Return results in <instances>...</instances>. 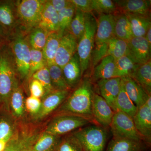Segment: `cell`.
<instances>
[{"label":"cell","mask_w":151,"mask_h":151,"mask_svg":"<svg viewBox=\"0 0 151 151\" xmlns=\"http://www.w3.org/2000/svg\"><path fill=\"white\" fill-rule=\"evenodd\" d=\"M130 22L133 37H145L151 27L150 16L125 14Z\"/></svg>","instance_id":"25"},{"label":"cell","mask_w":151,"mask_h":151,"mask_svg":"<svg viewBox=\"0 0 151 151\" xmlns=\"http://www.w3.org/2000/svg\"><path fill=\"white\" fill-rule=\"evenodd\" d=\"M43 131L34 124L18 122L16 132L3 151H31Z\"/></svg>","instance_id":"5"},{"label":"cell","mask_w":151,"mask_h":151,"mask_svg":"<svg viewBox=\"0 0 151 151\" xmlns=\"http://www.w3.org/2000/svg\"><path fill=\"white\" fill-rule=\"evenodd\" d=\"M85 30L78 41L77 49L82 75L91 64L97 26V19L92 12L85 13Z\"/></svg>","instance_id":"6"},{"label":"cell","mask_w":151,"mask_h":151,"mask_svg":"<svg viewBox=\"0 0 151 151\" xmlns=\"http://www.w3.org/2000/svg\"><path fill=\"white\" fill-rule=\"evenodd\" d=\"M115 16L114 33L120 39L129 41L133 37L130 22L125 14L118 12Z\"/></svg>","instance_id":"28"},{"label":"cell","mask_w":151,"mask_h":151,"mask_svg":"<svg viewBox=\"0 0 151 151\" xmlns=\"http://www.w3.org/2000/svg\"><path fill=\"white\" fill-rule=\"evenodd\" d=\"M145 105L148 107L150 109H151V95H149L147 99L146 100Z\"/></svg>","instance_id":"49"},{"label":"cell","mask_w":151,"mask_h":151,"mask_svg":"<svg viewBox=\"0 0 151 151\" xmlns=\"http://www.w3.org/2000/svg\"><path fill=\"white\" fill-rule=\"evenodd\" d=\"M137 64L127 55L116 60V77L129 76Z\"/></svg>","instance_id":"36"},{"label":"cell","mask_w":151,"mask_h":151,"mask_svg":"<svg viewBox=\"0 0 151 151\" xmlns=\"http://www.w3.org/2000/svg\"><path fill=\"white\" fill-rule=\"evenodd\" d=\"M19 80L16 64L8 42L0 47V103L9 112L11 95Z\"/></svg>","instance_id":"1"},{"label":"cell","mask_w":151,"mask_h":151,"mask_svg":"<svg viewBox=\"0 0 151 151\" xmlns=\"http://www.w3.org/2000/svg\"><path fill=\"white\" fill-rule=\"evenodd\" d=\"M49 1L58 13L72 4L70 0H50Z\"/></svg>","instance_id":"45"},{"label":"cell","mask_w":151,"mask_h":151,"mask_svg":"<svg viewBox=\"0 0 151 151\" xmlns=\"http://www.w3.org/2000/svg\"><path fill=\"white\" fill-rule=\"evenodd\" d=\"M70 94V90H54L43 98L39 113L34 117L35 122L41 121L57 109Z\"/></svg>","instance_id":"13"},{"label":"cell","mask_w":151,"mask_h":151,"mask_svg":"<svg viewBox=\"0 0 151 151\" xmlns=\"http://www.w3.org/2000/svg\"><path fill=\"white\" fill-rule=\"evenodd\" d=\"M42 101L40 98L30 96L25 101L26 110L34 117L36 116L40 111Z\"/></svg>","instance_id":"42"},{"label":"cell","mask_w":151,"mask_h":151,"mask_svg":"<svg viewBox=\"0 0 151 151\" xmlns=\"http://www.w3.org/2000/svg\"><path fill=\"white\" fill-rule=\"evenodd\" d=\"M17 1L0 0V25L9 36L20 28L17 14Z\"/></svg>","instance_id":"11"},{"label":"cell","mask_w":151,"mask_h":151,"mask_svg":"<svg viewBox=\"0 0 151 151\" xmlns=\"http://www.w3.org/2000/svg\"><path fill=\"white\" fill-rule=\"evenodd\" d=\"M145 37L148 42L149 45L151 47V27L148 30Z\"/></svg>","instance_id":"47"},{"label":"cell","mask_w":151,"mask_h":151,"mask_svg":"<svg viewBox=\"0 0 151 151\" xmlns=\"http://www.w3.org/2000/svg\"><path fill=\"white\" fill-rule=\"evenodd\" d=\"M9 112L18 121H22L25 114V106L23 90L19 83L14 88L9 102Z\"/></svg>","instance_id":"21"},{"label":"cell","mask_w":151,"mask_h":151,"mask_svg":"<svg viewBox=\"0 0 151 151\" xmlns=\"http://www.w3.org/2000/svg\"><path fill=\"white\" fill-rule=\"evenodd\" d=\"M76 7L73 4L58 12L59 32L63 35L68 32L70 23L75 14Z\"/></svg>","instance_id":"37"},{"label":"cell","mask_w":151,"mask_h":151,"mask_svg":"<svg viewBox=\"0 0 151 151\" xmlns=\"http://www.w3.org/2000/svg\"><path fill=\"white\" fill-rule=\"evenodd\" d=\"M62 139L61 136L51 134L43 130L31 151H57Z\"/></svg>","instance_id":"27"},{"label":"cell","mask_w":151,"mask_h":151,"mask_svg":"<svg viewBox=\"0 0 151 151\" xmlns=\"http://www.w3.org/2000/svg\"><path fill=\"white\" fill-rule=\"evenodd\" d=\"M92 76L95 81L116 77V60L111 56L103 58L94 68Z\"/></svg>","instance_id":"22"},{"label":"cell","mask_w":151,"mask_h":151,"mask_svg":"<svg viewBox=\"0 0 151 151\" xmlns=\"http://www.w3.org/2000/svg\"><path fill=\"white\" fill-rule=\"evenodd\" d=\"M127 55L137 64H144L151 60V46L145 37H133L128 41Z\"/></svg>","instance_id":"12"},{"label":"cell","mask_w":151,"mask_h":151,"mask_svg":"<svg viewBox=\"0 0 151 151\" xmlns=\"http://www.w3.org/2000/svg\"><path fill=\"white\" fill-rule=\"evenodd\" d=\"M121 78L125 92L137 108H139L144 105L150 95L130 76H126Z\"/></svg>","instance_id":"18"},{"label":"cell","mask_w":151,"mask_h":151,"mask_svg":"<svg viewBox=\"0 0 151 151\" xmlns=\"http://www.w3.org/2000/svg\"><path fill=\"white\" fill-rule=\"evenodd\" d=\"M45 2L44 0L17 1V14L20 28L27 34L39 26Z\"/></svg>","instance_id":"7"},{"label":"cell","mask_w":151,"mask_h":151,"mask_svg":"<svg viewBox=\"0 0 151 151\" xmlns=\"http://www.w3.org/2000/svg\"><path fill=\"white\" fill-rule=\"evenodd\" d=\"M62 36L59 32L49 33L46 43L42 50L44 57L46 60L47 67L55 64V55Z\"/></svg>","instance_id":"26"},{"label":"cell","mask_w":151,"mask_h":151,"mask_svg":"<svg viewBox=\"0 0 151 151\" xmlns=\"http://www.w3.org/2000/svg\"><path fill=\"white\" fill-rule=\"evenodd\" d=\"M144 89L149 95L151 93V62L137 64L129 76Z\"/></svg>","instance_id":"24"},{"label":"cell","mask_w":151,"mask_h":151,"mask_svg":"<svg viewBox=\"0 0 151 151\" xmlns=\"http://www.w3.org/2000/svg\"><path fill=\"white\" fill-rule=\"evenodd\" d=\"M57 151H84V148L71 134L62 139Z\"/></svg>","instance_id":"41"},{"label":"cell","mask_w":151,"mask_h":151,"mask_svg":"<svg viewBox=\"0 0 151 151\" xmlns=\"http://www.w3.org/2000/svg\"><path fill=\"white\" fill-rule=\"evenodd\" d=\"M27 34L19 28L9 36L8 43L13 54L19 78L28 81L30 60V47Z\"/></svg>","instance_id":"3"},{"label":"cell","mask_w":151,"mask_h":151,"mask_svg":"<svg viewBox=\"0 0 151 151\" xmlns=\"http://www.w3.org/2000/svg\"><path fill=\"white\" fill-rule=\"evenodd\" d=\"M62 69L66 83L70 89L78 85L81 81L82 74L77 52Z\"/></svg>","instance_id":"20"},{"label":"cell","mask_w":151,"mask_h":151,"mask_svg":"<svg viewBox=\"0 0 151 151\" xmlns=\"http://www.w3.org/2000/svg\"><path fill=\"white\" fill-rule=\"evenodd\" d=\"M91 64L94 68L106 56L108 42L115 36V14H99Z\"/></svg>","instance_id":"4"},{"label":"cell","mask_w":151,"mask_h":151,"mask_svg":"<svg viewBox=\"0 0 151 151\" xmlns=\"http://www.w3.org/2000/svg\"><path fill=\"white\" fill-rule=\"evenodd\" d=\"M52 84L55 90H70L65 81L62 69L56 64L48 66Z\"/></svg>","instance_id":"35"},{"label":"cell","mask_w":151,"mask_h":151,"mask_svg":"<svg viewBox=\"0 0 151 151\" xmlns=\"http://www.w3.org/2000/svg\"><path fill=\"white\" fill-rule=\"evenodd\" d=\"M90 119L73 114L61 113L52 119L44 132L61 136L80 129L90 123Z\"/></svg>","instance_id":"8"},{"label":"cell","mask_w":151,"mask_h":151,"mask_svg":"<svg viewBox=\"0 0 151 151\" xmlns=\"http://www.w3.org/2000/svg\"><path fill=\"white\" fill-rule=\"evenodd\" d=\"M84 151H86V150H85V149H84Z\"/></svg>","instance_id":"50"},{"label":"cell","mask_w":151,"mask_h":151,"mask_svg":"<svg viewBox=\"0 0 151 151\" xmlns=\"http://www.w3.org/2000/svg\"><path fill=\"white\" fill-rule=\"evenodd\" d=\"M39 26L49 33L59 32L58 13L49 1H46Z\"/></svg>","instance_id":"23"},{"label":"cell","mask_w":151,"mask_h":151,"mask_svg":"<svg viewBox=\"0 0 151 151\" xmlns=\"http://www.w3.org/2000/svg\"><path fill=\"white\" fill-rule=\"evenodd\" d=\"M97 84L100 96L107 102L113 111L116 112L115 103L121 89L122 78L114 77L101 79L97 81Z\"/></svg>","instance_id":"16"},{"label":"cell","mask_w":151,"mask_h":151,"mask_svg":"<svg viewBox=\"0 0 151 151\" xmlns=\"http://www.w3.org/2000/svg\"><path fill=\"white\" fill-rule=\"evenodd\" d=\"M0 117V140L7 142L16 130L18 121L10 114Z\"/></svg>","instance_id":"30"},{"label":"cell","mask_w":151,"mask_h":151,"mask_svg":"<svg viewBox=\"0 0 151 151\" xmlns=\"http://www.w3.org/2000/svg\"><path fill=\"white\" fill-rule=\"evenodd\" d=\"M9 38L8 34L0 25V47L8 42Z\"/></svg>","instance_id":"46"},{"label":"cell","mask_w":151,"mask_h":151,"mask_svg":"<svg viewBox=\"0 0 151 151\" xmlns=\"http://www.w3.org/2000/svg\"><path fill=\"white\" fill-rule=\"evenodd\" d=\"M85 27V13L76 8L75 14L70 23L68 32L73 35L78 42L84 34Z\"/></svg>","instance_id":"34"},{"label":"cell","mask_w":151,"mask_h":151,"mask_svg":"<svg viewBox=\"0 0 151 151\" xmlns=\"http://www.w3.org/2000/svg\"><path fill=\"white\" fill-rule=\"evenodd\" d=\"M110 127L113 137L138 142L144 139L136 129L133 118L122 111L114 112Z\"/></svg>","instance_id":"10"},{"label":"cell","mask_w":151,"mask_h":151,"mask_svg":"<svg viewBox=\"0 0 151 151\" xmlns=\"http://www.w3.org/2000/svg\"><path fill=\"white\" fill-rule=\"evenodd\" d=\"M31 78L37 80L42 84L45 90L44 97L55 90L52 84L51 79L47 66L38 70L35 73H34Z\"/></svg>","instance_id":"40"},{"label":"cell","mask_w":151,"mask_h":151,"mask_svg":"<svg viewBox=\"0 0 151 151\" xmlns=\"http://www.w3.org/2000/svg\"><path fill=\"white\" fill-rule=\"evenodd\" d=\"M136 129L143 138L150 140L151 137V109L145 104L137 108L133 118Z\"/></svg>","instance_id":"19"},{"label":"cell","mask_w":151,"mask_h":151,"mask_svg":"<svg viewBox=\"0 0 151 151\" xmlns=\"http://www.w3.org/2000/svg\"><path fill=\"white\" fill-rule=\"evenodd\" d=\"M76 8L84 13L92 12V0H70Z\"/></svg>","instance_id":"44"},{"label":"cell","mask_w":151,"mask_h":151,"mask_svg":"<svg viewBox=\"0 0 151 151\" xmlns=\"http://www.w3.org/2000/svg\"><path fill=\"white\" fill-rule=\"evenodd\" d=\"M92 9L99 14H116L119 12L115 2L111 0H92Z\"/></svg>","instance_id":"39"},{"label":"cell","mask_w":151,"mask_h":151,"mask_svg":"<svg viewBox=\"0 0 151 151\" xmlns=\"http://www.w3.org/2000/svg\"><path fill=\"white\" fill-rule=\"evenodd\" d=\"M128 50V41L115 36L108 42L106 56H112L116 60L127 55Z\"/></svg>","instance_id":"32"},{"label":"cell","mask_w":151,"mask_h":151,"mask_svg":"<svg viewBox=\"0 0 151 151\" xmlns=\"http://www.w3.org/2000/svg\"><path fill=\"white\" fill-rule=\"evenodd\" d=\"M115 106L116 111H122L132 118L134 116L137 111V106L125 92L122 81L121 89L116 98Z\"/></svg>","instance_id":"29"},{"label":"cell","mask_w":151,"mask_h":151,"mask_svg":"<svg viewBox=\"0 0 151 151\" xmlns=\"http://www.w3.org/2000/svg\"><path fill=\"white\" fill-rule=\"evenodd\" d=\"M29 88L31 96L40 99L44 97L45 90L42 84L37 80L31 78L29 82Z\"/></svg>","instance_id":"43"},{"label":"cell","mask_w":151,"mask_h":151,"mask_svg":"<svg viewBox=\"0 0 151 151\" xmlns=\"http://www.w3.org/2000/svg\"><path fill=\"white\" fill-rule=\"evenodd\" d=\"M72 134L87 151H104L107 134L105 129L96 126L80 128Z\"/></svg>","instance_id":"9"},{"label":"cell","mask_w":151,"mask_h":151,"mask_svg":"<svg viewBox=\"0 0 151 151\" xmlns=\"http://www.w3.org/2000/svg\"><path fill=\"white\" fill-rule=\"evenodd\" d=\"M92 113V117L102 127H110L114 112L108 103L100 95L93 93Z\"/></svg>","instance_id":"15"},{"label":"cell","mask_w":151,"mask_h":151,"mask_svg":"<svg viewBox=\"0 0 151 151\" xmlns=\"http://www.w3.org/2000/svg\"><path fill=\"white\" fill-rule=\"evenodd\" d=\"M78 41L69 32L63 35L57 51L55 63L61 68L77 52Z\"/></svg>","instance_id":"14"},{"label":"cell","mask_w":151,"mask_h":151,"mask_svg":"<svg viewBox=\"0 0 151 151\" xmlns=\"http://www.w3.org/2000/svg\"><path fill=\"white\" fill-rule=\"evenodd\" d=\"M114 1L119 12L150 16L151 1L116 0Z\"/></svg>","instance_id":"17"},{"label":"cell","mask_w":151,"mask_h":151,"mask_svg":"<svg viewBox=\"0 0 151 151\" xmlns=\"http://www.w3.org/2000/svg\"><path fill=\"white\" fill-rule=\"evenodd\" d=\"M49 33L39 26L30 31L28 33V41L31 48L42 50Z\"/></svg>","instance_id":"31"},{"label":"cell","mask_w":151,"mask_h":151,"mask_svg":"<svg viewBox=\"0 0 151 151\" xmlns=\"http://www.w3.org/2000/svg\"><path fill=\"white\" fill-rule=\"evenodd\" d=\"M6 142L5 141L0 140V151H3L5 148Z\"/></svg>","instance_id":"48"},{"label":"cell","mask_w":151,"mask_h":151,"mask_svg":"<svg viewBox=\"0 0 151 151\" xmlns=\"http://www.w3.org/2000/svg\"><path fill=\"white\" fill-rule=\"evenodd\" d=\"M94 92L89 79H85L60 106L61 113L73 114L90 119L92 117V106Z\"/></svg>","instance_id":"2"},{"label":"cell","mask_w":151,"mask_h":151,"mask_svg":"<svg viewBox=\"0 0 151 151\" xmlns=\"http://www.w3.org/2000/svg\"><path fill=\"white\" fill-rule=\"evenodd\" d=\"M140 142L113 137L108 146L107 151H140Z\"/></svg>","instance_id":"33"},{"label":"cell","mask_w":151,"mask_h":151,"mask_svg":"<svg viewBox=\"0 0 151 151\" xmlns=\"http://www.w3.org/2000/svg\"><path fill=\"white\" fill-rule=\"evenodd\" d=\"M46 66H47V65L42 51L37 50L30 47V60L28 80L31 78L34 73Z\"/></svg>","instance_id":"38"}]
</instances>
